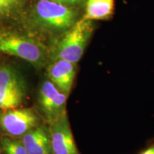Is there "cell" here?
<instances>
[{
    "instance_id": "3",
    "label": "cell",
    "mask_w": 154,
    "mask_h": 154,
    "mask_svg": "<svg viewBox=\"0 0 154 154\" xmlns=\"http://www.w3.org/2000/svg\"><path fill=\"white\" fill-rule=\"evenodd\" d=\"M0 51L40 66L46 59L45 48L36 40L7 31H0Z\"/></svg>"
},
{
    "instance_id": "11",
    "label": "cell",
    "mask_w": 154,
    "mask_h": 154,
    "mask_svg": "<svg viewBox=\"0 0 154 154\" xmlns=\"http://www.w3.org/2000/svg\"><path fill=\"white\" fill-rule=\"evenodd\" d=\"M24 0H0V21L18 14L24 5Z\"/></svg>"
},
{
    "instance_id": "5",
    "label": "cell",
    "mask_w": 154,
    "mask_h": 154,
    "mask_svg": "<svg viewBox=\"0 0 154 154\" xmlns=\"http://www.w3.org/2000/svg\"><path fill=\"white\" fill-rule=\"evenodd\" d=\"M51 122L50 138L52 154H79L66 111Z\"/></svg>"
},
{
    "instance_id": "1",
    "label": "cell",
    "mask_w": 154,
    "mask_h": 154,
    "mask_svg": "<svg viewBox=\"0 0 154 154\" xmlns=\"http://www.w3.org/2000/svg\"><path fill=\"white\" fill-rule=\"evenodd\" d=\"M34 22L45 29L65 32L77 21L78 11L73 7L51 0H38L32 11Z\"/></svg>"
},
{
    "instance_id": "14",
    "label": "cell",
    "mask_w": 154,
    "mask_h": 154,
    "mask_svg": "<svg viewBox=\"0 0 154 154\" xmlns=\"http://www.w3.org/2000/svg\"><path fill=\"white\" fill-rule=\"evenodd\" d=\"M138 154H154V140L142 149Z\"/></svg>"
},
{
    "instance_id": "9",
    "label": "cell",
    "mask_w": 154,
    "mask_h": 154,
    "mask_svg": "<svg viewBox=\"0 0 154 154\" xmlns=\"http://www.w3.org/2000/svg\"><path fill=\"white\" fill-rule=\"evenodd\" d=\"M22 141L29 154H52L50 133L43 126L29 131Z\"/></svg>"
},
{
    "instance_id": "12",
    "label": "cell",
    "mask_w": 154,
    "mask_h": 154,
    "mask_svg": "<svg viewBox=\"0 0 154 154\" xmlns=\"http://www.w3.org/2000/svg\"><path fill=\"white\" fill-rule=\"evenodd\" d=\"M1 148L5 154H29L22 141L7 137L2 138Z\"/></svg>"
},
{
    "instance_id": "15",
    "label": "cell",
    "mask_w": 154,
    "mask_h": 154,
    "mask_svg": "<svg viewBox=\"0 0 154 154\" xmlns=\"http://www.w3.org/2000/svg\"><path fill=\"white\" fill-rule=\"evenodd\" d=\"M2 150L1 146H0V154H2Z\"/></svg>"
},
{
    "instance_id": "10",
    "label": "cell",
    "mask_w": 154,
    "mask_h": 154,
    "mask_svg": "<svg viewBox=\"0 0 154 154\" xmlns=\"http://www.w3.org/2000/svg\"><path fill=\"white\" fill-rule=\"evenodd\" d=\"M114 0H87L86 13L83 18L87 20H106L112 17Z\"/></svg>"
},
{
    "instance_id": "4",
    "label": "cell",
    "mask_w": 154,
    "mask_h": 154,
    "mask_svg": "<svg viewBox=\"0 0 154 154\" xmlns=\"http://www.w3.org/2000/svg\"><path fill=\"white\" fill-rule=\"evenodd\" d=\"M24 82L17 71L8 65L0 66V109L18 108L25 96Z\"/></svg>"
},
{
    "instance_id": "6",
    "label": "cell",
    "mask_w": 154,
    "mask_h": 154,
    "mask_svg": "<svg viewBox=\"0 0 154 154\" xmlns=\"http://www.w3.org/2000/svg\"><path fill=\"white\" fill-rule=\"evenodd\" d=\"M38 122L36 115L31 109H9L0 113V127L13 136H23L35 128Z\"/></svg>"
},
{
    "instance_id": "2",
    "label": "cell",
    "mask_w": 154,
    "mask_h": 154,
    "mask_svg": "<svg viewBox=\"0 0 154 154\" xmlns=\"http://www.w3.org/2000/svg\"><path fill=\"white\" fill-rule=\"evenodd\" d=\"M94 30L92 21L82 18L66 31L56 46L54 60L76 63L82 59Z\"/></svg>"
},
{
    "instance_id": "7",
    "label": "cell",
    "mask_w": 154,
    "mask_h": 154,
    "mask_svg": "<svg viewBox=\"0 0 154 154\" xmlns=\"http://www.w3.org/2000/svg\"><path fill=\"white\" fill-rule=\"evenodd\" d=\"M67 96L53 84L47 81L40 89V105L50 120L53 121L64 112Z\"/></svg>"
},
{
    "instance_id": "8",
    "label": "cell",
    "mask_w": 154,
    "mask_h": 154,
    "mask_svg": "<svg viewBox=\"0 0 154 154\" xmlns=\"http://www.w3.org/2000/svg\"><path fill=\"white\" fill-rule=\"evenodd\" d=\"M76 72V63L57 59L48 68V76L61 92L68 96L72 88Z\"/></svg>"
},
{
    "instance_id": "13",
    "label": "cell",
    "mask_w": 154,
    "mask_h": 154,
    "mask_svg": "<svg viewBox=\"0 0 154 154\" xmlns=\"http://www.w3.org/2000/svg\"><path fill=\"white\" fill-rule=\"evenodd\" d=\"M51 1L62 4V5H64L73 7V6L74 5H79V4L82 3L84 0H51Z\"/></svg>"
}]
</instances>
